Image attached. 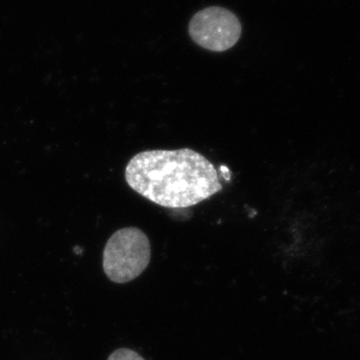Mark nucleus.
<instances>
[{"mask_svg": "<svg viewBox=\"0 0 360 360\" xmlns=\"http://www.w3.org/2000/svg\"><path fill=\"white\" fill-rule=\"evenodd\" d=\"M150 257L148 236L136 227H125L116 231L104 248V272L113 283H129L141 276Z\"/></svg>", "mask_w": 360, "mask_h": 360, "instance_id": "obj_2", "label": "nucleus"}, {"mask_svg": "<svg viewBox=\"0 0 360 360\" xmlns=\"http://www.w3.org/2000/svg\"><path fill=\"white\" fill-rule=\"evenodd\" d=\"M189 34L196 44L210 51H229L241 35L238 16L222 7H208L195 14L189 23Z\"/></svg>", "mask_w": 360, "mask_h": 360, "instance_id": "obj_3", "label": "nucleus"}, {"mask_svg": "<svg viewBox=\"0 0 360 360\" xmlns=\"http://www.w3.org/2000/svg\"><path fill=\"white\" fill-rule=\"evenodd\" d=\"M75 252L77 253V255H82V248H79V246H75Z\"/></svg>", "mask_w": 360, "mask_h": 360, "instance_id": "obj_5", "label": "nucleus"}, {"mask_svg": "<svg viewBox=\"0 0 360 360\" xmlns=\"http://www.w3.org/2000/svg\"><path fill=\"white\" fill-rule=\"evenodd\" d=\"M125 179L135 193L167 208L191 207L222 189L217 168L189 148L142 151L130 160Z\"/></svg>", "mask_w": 360, "mask_h": 360, "instance_id": "obj_1", "label": "nucleus"}, {"mask_svg": "<svg viewBox=\"0 0 360 360\" xmlns=\"http://www.w3.org/2000/svg\"><path fill=\"white\" fill-rule=\"evenodd\" d=\"M108 360H146L134 350L127 349V348H120L115 350L110 354Z\"/></svg>", "mask_w": 360, "mask_h": 360, "instance_id": "obj_4", "label": "nucleus"}]
</instances>
